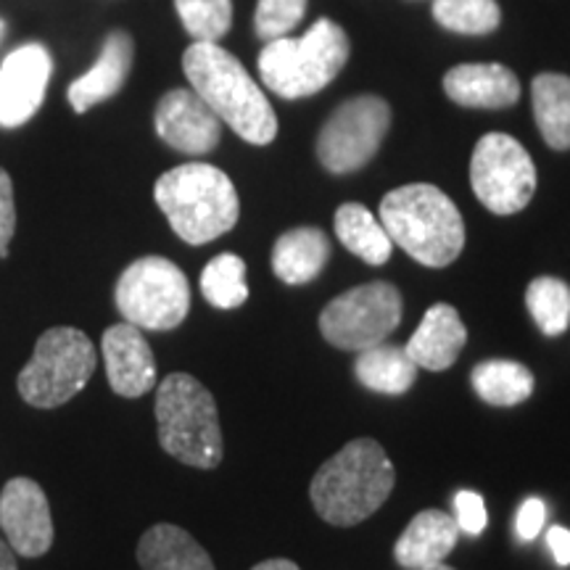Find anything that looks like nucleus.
Masks as SVG:
<instances>
[{
    "label": "nucleus",
    "mask_w": 570,
    "mask_h": 570,
    "mask_svg": "<svg viewBox=\"0 0 570 570\" xmlns=\"http://www.w3.org/2000/svg\"><path fill=\"white\" fill-rule=\"evenodd\" d=\"M252 570H302V568H298L296 562H291V560L275 558V560H265V562H259V566H254Z\"/></svg>",
    "instance_id": "nucleus-36"
},
{
    "label": "nucleus",
    "mask_w": 570,
    "mask_h": 570,
    "mask_svg": "<svg viewBox=\"0 0 570 570\" xmlns=\"http://www.w3.org/2000/svg\"><path fill=\"white\" fill-rule=\"evenodd\" d=\"M454 520H458L460 533H468V537H479L487 529V502H483L481 494L475 491H458L454 494Z\"/></svg>",
    "instance_id": "nucleus-31"
},
{
    "label": "nucleus",
    "mask_w": 570,
    "mask_h": 570,
    "mask_svg": "<svg viewBox=\"0 0 570 570\" xmlns=\"http://www.w3.org/2000/svg\"><path fill=\"white\" fill-rule=\"evenodd\" d=\"M444 92L465 109H508L518 104L520 82L504 63H460L444 75Z\"/></svg>",
    "instance_id": "nucleus-16"
},
{
    "label": "nucleus",
    "mask_w": 570,
    "mask_h": 570,
    "mask_svg": "<svg viewBox=\"0 0 570 570\" xmlns=\"http://www.w3.org/2000/svg\"><path fill=\"white\" fill-rule=\"evenodd\" d=\"M96 362V346L82 331L51 327L38 338L32 360L19 373V394L32 407H61L88 386Z\"/></svg>",
    "instance_id": "nucleus-7"
},
{
    "label": "nucleus",
    "mask_w": 570,
    "mask_h": 570,
    "mask_svg": "<svg viewBox=\"0 0 570 570\" xmlns=\"http://www.w3.org/2000/svg\"><path fill=\"white\" fill-rule=\"evenodd\" d=\"M425 570H454V568L446 566V562H439V566H431V568H425Z\"/></svg>",
    "instance_id": "nucleus-37"
},
{
    "label": "nucleus",
    "mask_w": 570,
    "mask_h": 570,
    "mask_svg": "<svg viewBox=\"0 0 570 570\" xmlns=\"http://www.w3.org/2000/svg\"><path fill=\"white\" fill-rule=\"evenodd\" d=\"M175 9L196 42H217L233 24V0H175Z\"/></svg>",
    "instance_id": "nucleus-29"
},
{
    "label": "nucleus",
    "mask_w": 570,
    "mask_h": 570,
    "mask_svg": "<svg viewBox=\"0 0 570 570\" xmlns=\"http://www.w3.org/2000/svg\"><path fill=\"white\" fill-rule=\"evenodd\" d=\"M391 127V106L377 96L348 98L317 135V159L327 173L348 175L373 159Z\"/></svg>",
    "instance_id": "nucleus-11"
},
{
    "label": "nucleus",
    "mask_w": 570,
    "mask_h": 570,
    "mask_svg": "<svg viewBox=\"0 0 570 570\" xmlns=\"http://www.w3.org/2000/svg\"><path fill=\"white\" fill-rule=\"evenodd\" d=\"M468 344V331L460 312L449 304H433L423 315V323L412 333L404 352L417 367L441 373L458 362Z\"/></svg>",
    "instance_id": "nucleus-17"
},
{
    "label": "nucleus",
    "mask_w": 570,
    "mask_h": 570,
    "mask_svg": "<svg viewBox=\"0 0 570 570\" xmlns=\"http://www.w3.org/2000/svg\"><path fill=\"white\" fill-rule=\"evenodd\" d=\"M433 19L449 32L491 35L502 21L497 0H433Z\"/></svg>",
    "instance_id": "nucleus-28"
},
{
    "label": "nucleus",
    "mask_w": 570,
    "mask_h": 570,
    "mask_svg": "<svg viewBox=\"0 0 570 570\" xmlns=\"http://www.w3.org/2000/svg\"><path fill=\"white\" fill-rule=\"evenodd\" d=\"M460 539V525L444 510H423L410 520L394 544V558L407 570H425L449 558Z\"/></svg>",
    "instance_id": "nucleus-18"
},
{
    "label": "nucleus",
    "mask_w": 570,
    "mask_h": 570,
    "mask_svg": "<svg viewBox=\"0 0 570 570\" xmlns=\"http://www.w3.org/2000/svg\"><path fill=\"white\" fill-rule=\"evenodd\" d=\"M114 302L125 323L140 331H173L190 312V285L175 262L142 256L119 275Z\"/></svg>",
    "instance_id": "nucleus-8"
},
{
    "label": "nucleus",
    "mask_w": 570,
    "mask_h": 570,
    "mask_svg": "<svg viewBox=\"0 0 570 570\" xmlns=\"http://www.w3.org/2000/svg\"><path fill=\"white\" fill-rule=\"evenodd\" d=\"M533 119L541 138L554 151L570 148V77L544 71L531 85Z\"/></svg>",
    "instance_id": "nucleus-22"
},
{
    "label": "nucleus",
    "mask_w": 570,
    "mask_h": 570,
    "mask_svg": "<svg viewBox=\"0 0 570 570\" xmlns=\"http://www.w3.org/2000/svg\"><path fill=\"white\" fill-rule=\"evenodd\" d=\"M202 294L217 309H235L248 298L246 262L235 254L214 256L202 273Z\"/></svg>",
    "instance_id": "nucleus-27"
},
{
    "label": "nucleus",
    "mask_w": 570,
    "mask_h": 570,
    "mask_svg": "<svg viewBox=\"0 0 570 570\" xmlns=\"http://www.w3.org/2000/svg\"><path fill=\"white\" fill-rule=\"evenodd\" d=\"M132 38L127 32H111L106 38L101 56L92 63L88 75L77 77L75 82L69 85V104L77 114H85L92 109L96 104L106 101V98L117 96L122 90L132 69Z\"/></svg>",
    "instance_id": "nucleus-19"
},
{
    "label": "nucleus",
    "mask_w": 570,
    "mask_h": 570,
    "mask_svg": "<svg viewBox=\"0 0 570 570\" xmlns=\"http://www.w3.org/2000/svg\"><path fill=\"white\" fill-rule=\"evenodd\" d=\"M525 306L544 336H560L570 325V285L560 277H537L525 288Z\"/></svg>",
    "instance_id": "nucleus-26"
},
{
    "label": "nucleus",
    "mask_w": 570,
    "mask_h": 570,
    "mask_svg": "<svg viewBox=\"0 0 570 570\" xmlns=\"http://www.w3.org/2000/svg\"><path fill=\"white\" fill-rule=\"evenodd\" d=\"M0 35H3V21H0Z\"/></svg>",
    "instance_id": "nucleus-38"
},
{
    "label": "nucleus",
    "mask_w": 570,
    "mask_h": 570,
    "mask_svg": "<svg viewBox=\"0 0 570 570\" xmlns=\"http://www.w3.org/2000/svg\"><path fill=\"white\" fill-rule=\"evenodd\" d=\"M377 219L391 244L425 267H449L465 248V223L458 204L436 185H402L383 196Z\"/></svg>",
    "instance_id": "nucleus-3"
},
{
    "label": "nucleus",
    "mask_w": 570,
    "mask_h": 570,
    "mask_svg": "<svg viewBox=\"0 0 570 570\" xmlns=\"http://www.w3.org/2000/svg\"><path fill=\"white\" fill-rule=\"evenodd\" d=\"M154 198L185 244L204 246L230 233L240 217L238 190L223 169L204 161L180 164L156 180Z\"/></svg>",
    "instance_id": "nucleus-4"
},
{
    "label": "nucleus",
    "mask_w": 570,
    "mask_h": 570,
    "mask_svg": "<svg viewBox=\"0 0 570 570\" xmlns=\"http://www.w3.org/2000/svg\"><path fill=\"white\" fill-rule=\"evenodd\" d=\"M0 529L21 558H40L53 544L48 497L32 479H11L0 494Z\"/></svg>",
    "instance_id": "nucleus-13"
},
{
    "label": "nucleus",
    "mask_w": 570,
    "mask_h": 570,
    "mask_svg": "<svg viewBox=\"0 0 570 570\" xmlns=\"http://www.w3.org/2000/svg\"><path fill=\"white\" fill-rule=\"evenodd\" d=\"M547 520V508L539 497H529L523 504H520L518 518H515V531L523 541H531L539 537V531L544 529Z\"/></svg>",
    "instance_id": "nucleus-33"
},
{
    "label": "nucleus",
    "mask_w": 570,
    "mask_h": 570,
    "mask_svg": "<svg viewBox=\"0 0 570 570\" xmlns=\"http://www.w3.org/2000/svg\"><path fill=\"white\" fill-rule=\"evenodd\" d=\"M417 365L410 360L404 348L377 344L360 352L354 362V375L362 386L375 394L402 396L407 394L417 377Z\"/></svg>",
    "instance_id": "nucleus-23"
},
{
    "label": "nucleus",
    "mask_w": 570,
    "mask_h": 570,
    "mask_svg": "<svg viewBox=\"0 0 570 570\" xmlns=\"http://www.w3.org/2000/svg\"><path fill=\"white\" fill-rule=\"evenodd\" d=\"M331 259V240L317 227H294L275 240L273 273L288 285H304L323 273Z\"/></svg>",
    "instance_id": "nucleus-20"
},
{
    "label": "nucleus",
    "mask_w": 570,
    "mask_h": 570,
    "mask_svg": "<svg viewBox=\"0 0 570 570\" xmlns=\"http://www.w3.org/2000/svg\"><path fill=\"white\" fill-rule=\"evenodd\" d=\"M336 235L344 244L346 252H352L367 265L381 267L391 259V244L386 227L375 217L367 206L362 204H344L336 212Z\"/></svg>",
    "instance_id": "nucleus-24"
},
{
    "label": "nucleus",
    "mask_w": 570,
    "mask_h": 570,
    "mask_svg": "<svg viewBox=\"0 0 570 570\" xmlns=\"http://www.w3.org/2000/svg\"><path fill=\"white\" fill-rule=\"evenodd\" d=\"M183 71L190 88L217 114L219 122L238 132V138L254 146L275 140L277 117L273 106L230 51L217 42H194L183 56Z\"/></svg>",
    "instance_id": "nucleus-1"
},
{
    "label": "nucleus",
    "mask_w": 570,
    "mask_h": 570,
    "mask_svg": "<svg viewBox=\"0 0 570 570\" xmlns=\"http://www.w3.org/2000/svg\"><path fill=\"white\" fill-rule=\"evenodd\" d=\"M470 185L491 214L523 212L537 194V164L512 135L489 132L470 159Z\"/></svg>",
    "instance_id": "nucleus-10"
},
{
    "label": "nucleus",
    "mask_w": 570,
    "mask_h": 570,
    "mask_svg": "<svg viewBox=\"0 0 570 570\" xmlns=\"http://www.w3.org/2000/svg\"><path fill=\"white\" fill-rule=\"evenodd\" d=\"M101 352L114 394L138 399L156 386V360L140 327L119 323L104 333Z\"/></svg>",
    "instance_id": "nucleus-15"
},
{
    "label": "nucleus",
    "mask_w": 570,
    "mask_h": 570,
    "mask_svg": "<svg viewBox=\"0 0 570 570\" xmlns=\"http://www.w3.org/2000/svg\"><path fill=\"white\" fill-rule=\"evenodd\" d=\"M306 13V0H259L254 13L256 35L262 40L285 38Z\"/></svg>",
    "instance_id": "nucleus-30"
},
{
    "label": "nucleus",
    "mask_w": 570,
    "mask_h": 570,
    "mask_svg": "<svg viewBox=\"0 0 570 570\" xmlns=\"http://www.w3.org/2000/svg\"><path fill=\"white\" fill-rule=\"evenodd\" d=\"M53 61L40 42H27L0 67V127H21L46 101Z\"/></svg>",
    "instance_id": "nucleus-12"
},
{
    "label": "nucleus",
    "mask_w": 570,
    "mask_h": 570,
    "mask_svg": "<svg viewBox=\"0 0 570 570\" xmlns=\"http://www.w3.org/2000/svg\"><path fill=\"white\" fill-rule=\"evenodd\" d=\"M156 423L161 449L183 465L212 470L225 444L212 391L188 373L167 375L156 389Z\"/></svg>",
    "instance_id": "nucleus-5"
},
{
    "label": "nucleus",
    "mask_w": 570,
    "mask_h": 570,
    "mask_svg": "<svg viewBox=\"0 0 570 570\" xmlns=\"http://www.w3.org/2000/svg\"><path fill=\"white\" fill-rule=\"evenodd\" d=\"M402 315L404 304L396 285L383 281L356 285L325 306L320 333L327 344L360 354L383 344L402 323Z\"/></svg>",
    "instance_id": "nucleus-9"
},
{
    "label": "nucleus",
    "mask_w": 570,
    "mask_h": 570,
    "mask_svg": "<svg viewBox=\"0 0 570 570\" xmlns=\"http://www.w3.org/2000/svg\"><path fill=\"white\" fill-rule=\"evenodd\" d=\"M17 230V206H13V183L6 169H0V256H9V244Z\"/></svg>",
    "instance_id": "nucleus-32"
},
{
    "label": "nucleus",
    "mask_w": 570,
    "mask_h": 570,
    "mask_svg": "<svg viewBox=\"0 0 570 570\" xmlns=\"http://www.w3.org/2000/svg\"><path fill=\"white\" fill-rule=\"evenodd\" d=\"M348 61V38L336 21L317 19L304 38L267 40L259 53V77L285 101L309 98L327 88Z\"/></svg>",
    "instance_id": "nucleus-6"
},
{
    "label": "nucleus",
    "mask_w": 570,
    "mask_h": 570,
    "mask_svg": "<svg viewBox=\"0 0 570 570\" xmlns=\"http://www.w3.org/2000/svg\"><path fill=\"white\" fill-rule=\"evenodd\" d=\"M394 483L396 470L386 449L373 439H356L323 462L312 479L309 497L325 523L348 529L381 510Z\"/></svg>",
    "instance_id": "nucleus-2"
},
{
    "label": "nucleus",
    "mask_w": 570,
    "mask_h": 570,
    "mask_svg": "<svg viewBox=\"0 0 570 570\" xmlns=\"http://www.w3.org/2000/svg\"><path fill=\"white\" fill-rule=\"evenodd\" d=\"M547 544L558 560V566H570V531L562 529V525H552L547 531Z\"/></svg>",
    "instance_id": "nucleus-34"
},
{
    "label": "nucleus",
    "mask_w": 570,
    "mask_h": 570,
    "mask_svg": "<svg viewBox=\"0 0 570 570\" xmlns=\"http://www.w3.org/2000/svg\"><path fill=\"white\" fill-rule=\"evenodd\" d=\"M154 125L169 148L190 156L214 151L223 138V122L194 88L169 90L156 106Z\"/></svg>",
    "instance_id": "nucleus-14"
},
{
    "label": "nucleus",
    "mask_w": 570,
    "mask_h": 570,
    "mask_svg": "<svg viewBox=\"0 0 570 570\" xmlns=\"http://www.w3.org/2000/svg\"><path fill=\"white\" fill-rule=\"evenodd\" d=\"M470 386L491 407H515L533 394V373L515 360H487L473 367Z\"/></svg>",
    "instance_id": "nucleus-25"
},
{
    "label": "nucleus",
    "mask_w": 570,
    "mask_h": 570,
    "mask_svg": "<svg viewBox=\"0 0 570 570\" xmlns=\"http://www.w3.org/2000/svg\"><path fill=\"white\" fill-rule=\"evenodd\" d=\"M142 570H214L209 552L188 531L159 523L142 533L138 544Z\"/></svg>",
    "instance_id": "nucleus-21"
},
{
    "label": "nucleus",
    "mask_w": 570,
    "mask_h": 570,
    "mask_svg": "<svg viewBox=\"0 0 570 570\" xmlns=\"http://www.w3.org/2000/svg\"><path fill=\"white\" fill-rule=\"evenodd\" d=\"M13 552L11 547H9V541L6 539H0V570H19L17 568V558H13Z\"/></svg>",
    "instance_id": "nucleus-35"
}]
</instances>
